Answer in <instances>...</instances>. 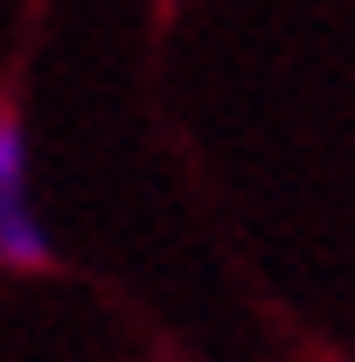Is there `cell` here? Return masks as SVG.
<instances>
[{"label": "cell", "mask_w": 355, "mask_h": 362, "mask_svg": "<svg viewBox=\"0 0 355 362\" xmlns=\"http://www.w3.org/2000/svg\"><path fill=\"white\" fill-rule=\"evenodd\" d=\"M0 265L14 272L49 265V230L28 202V133H21V119H0Z\"/></svg>", "instance_id": "1"}]
</instances>
